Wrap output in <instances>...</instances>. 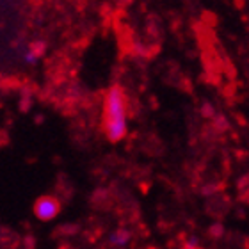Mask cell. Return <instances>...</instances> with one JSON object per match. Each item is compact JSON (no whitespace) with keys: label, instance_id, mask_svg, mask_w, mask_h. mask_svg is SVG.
<instances>
[{"label":"cell","instance_id":"cell-1","mask_svg":"<svg viewBox=\"0 0 249 249\" xmlns=\"http://www.w3.org/2000/svg\"><path fill=\"white\" fill-rule=\"evenodd\" d=\"M102 130L110 142H118L126 135V100L120 86H112L102 104Z\"/></svg>","mask_w":249,"mask_h":249},{"label":"cell","instance_id":"cell-2","mask_svg":"<svg viewBox=\"0 0 249 249\" xmlns=\"http://www.w3.org/2000/svg\"><path fill=\"white\" fill-rule=\"evenodd\" d=\"M61 212V203L53 196H41L34 203V215L39 221H52Z\"/></svg>","mask_w":249,"mask_h":249},{"label":"cell","instance_id":"cell-3","mask_svg":"<svg viewBox=\"0 0 249 249\" xmlns=\"http://www.w3.org/2000/svg\"><path fill=\"white\" fill-rule=\"evenodd\" d=\"M130 240H132V233L128 230H116L109 235V244L114 248H124L130 244Z\"/></svg>","mask_w":249,"mask_h":249}]
</instances>
